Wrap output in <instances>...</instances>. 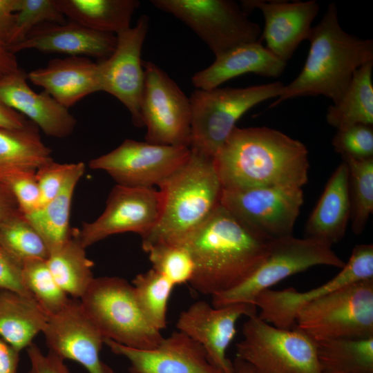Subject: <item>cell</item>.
<instances>
[{
	"mask_svg": "<svg viewBox=\"0 0 373 373\" xmlns=\"http://www.w3.org/2000/svg\"><path fill=\"white\" fill-rule=\"evenodd\" d=\"M222 189L294 186L308 181V151L267 126H236L213 157Z\"/></svg>",
	"mask_w": 373,
	"mask_h": 373,
	"instance_id": "obj_1",
	"label": "cell"
},
{
	"mask_svg": "<svg viewBox=\"0 0 373 373\" xmlns=\"http://www.w3.org/2000/svg\"><path fill=\"white\" fill-rule=\"evenodd\" d=\"M271 240L220 204L184 245L195 266L191 287L213 296L239 286L263 262Z\"/></svg>",
	"mask_w": 373,
	"mask_h": 373,
	"instance_id": "obj_2",
	"label": "cell"
},
{
	"mask_svg": "<svg viewBox=\"0 0 373 373\" xmlns=\"http://www.w3.org/2000/svg\"><path fill=\"white\" fill-rule=\"evenodd\" d=\"M310 47L302 70L283 86L274 107L285 100L323 95L337 104L345 94L356 69L373 61V41L346 32L340 26L334 3L329 4L322 19L312 26Z\"/></svg>",
	"mask_w": 373,
	"mask_h": 373,
	"instance_id": "obj_3",
	"label": "cell"
},
{
	"mask_svg": "<svg viewBox=\"0 0 373 373\" xmlns=\"http://www.w3.org/2000/svg\"><path fill=\"white\" fill-rule=\"evenodd\" d=\"M159 187L161 216L142 237L143 250L155 244L184 245L220 204L222 186L213 159L191 150L186 161Z\"/></svg>",
	"mask_w": 373,
	"mask_h": 373,
	"instance_id": "obj_4",
	"label": "cell"
},
{
	"mask_svg": "<svg viewBox=\"0 0 373 373\" xmlns=\"http://www.w3.org/2000/svg\"><path fill=\"white\" fill-rule=\"evenodd\" d=\"M284 84L280 82L245 88L196 89L191 95L189 149L213 158L224 144L238 119L254 106L278 97Z\"/></svg>",
	"mask_w": 373,
	"mask_h": 373,
	"instance_id": "obj_5",
	"label": "cell"
},
{
	"mask_svg": "<svg viewBox=\"0 0 373 373\" xmlns=\"http://www.w3.org/2000/svg\"><path fill=\"white\" fill-rule=\"evenodd\" d=\"M85 313L104 338L140 350L157 347L163 336L141 312L133 285L117 276L94 278L79 299Z\"/></svg>",
	"mask_w": 373,
	"mask_h": 373,
	"instance_id": "obj_6",
	"label": "cell"
},
{
	"mask_svg": "<svg viewBox=\"0 0 373 373\" xmlns=\"http://www.w3.org/2000/svg\"><path fill=\"white\" fill-rule=\"evenodd\" d=\"M314 342L373 336V278L341 287L299 309L295 327Z\"/></svg>",
	"mask_w": 373,
	"mask_h": 373,
	"instance_id": "obj_7",
	"label": "cell"
},
{
	"mask_svg": "<svg viewBox=\"0 0 373 373\" xmlns=\"http://www.w3.org/2000/svg\"><path fill=\"white\" fill-rule=\"evenodd\" d=\"M243 338L236 344V358L254 373H321L316 342L296 328L286 329L247 317Z\"/></svg>",
	"mask_w": 373,
	"mask_h": 373,
	"instance_id": "obj_8",
	"label": "cell"
},
{
	"mask_svg": "<svg viewBox=\"0 0 373 373\" xmlns=\"http://www.w3.org/2000/svg\"><path fill=\"white\" fill-rule=\"evenodd\" d=\"M345 262L332 245L314 238L294 236L271 240L268 253L258 269L239 286L212 297V306L220 307L233 303L254 304L262 291L297 273L317 265L341 269Z\"/></svg>",
	"mask_w": 373,
	"mask_h": 373,
	"instance_id": "obj_9",
	"label": "cell"
},
{
	"mask_svg": "<svg viewBox=\"0 0 373 373\" xmlns=\"http://www.w3.org/2000/svg\"><path fill=\"white\" fill-rule=\"evenodd\" d=\"M156 8L189 27L215 57L240 44L260 41V26L231 0H152Z\"/></svg>",
	"mask_w": 373,
	"mask_h": 373,
	"instance_id": "obj_10",
	"label": "cell"
},
{
	"mask_svg": "<svg viewBox=\"0 0 373 373\" xmlns=\"http://www.w3.org/2000/svg\"><path fill=\"white\" fill-rule=\"evenodd\" d=\"M144 79L140 101L146 142L189 147L191 108L178 85L158 66L142 61Z\"/></svg>",
	"mask_w": 373,
	"mask_h": 373,
	"instance_id": "obj_11",
	"label": "cell"
},
{
	"mask_svg": "<svg viewBox=\"0 0 373 373\" xmlns=\"http://www.w3.org/2000/svg\"><path fill=\"white\" fill-rule=\"evenodd\" d=\"M304 202L303 190L294 186L222 189L220 204L268 240L293 236Z\"/></svg>",
	"mask_w": 373,
	"mask_h": 373,
	"instance_id": "obj_12",
	"label": "cell"
},
{
	"mask_svg": "<svg viewBox=\"0 0 373 373\" xmlns=\"http://www.w3.org/2000/svg\"><path fill=\"white\" fill-rule=\"evenodd\" d=\"M189 147L126 139L114 150L92 159L88 166L107 173L118 185L160 186L189 158Z\"/></svg>",
	"mask_w": 373,
	"mask_h": 373,
	"instance_id": "obj_13",
	"label": "cell"
},
{
	"mask_svg": "<svg viewBox=\"0 0 373 373\" xmlns=\"http://www.w3.org/2000/svg\"><path fill=\"white\" fill-rule=\"evenodd\" d=\"M163 197L154 187H129L116 184L111 191L106 207L95 220L84 222L74 230L87 248L111 236L133 232L141 238L157 224L162 213Z\"/></svg>",
	"mask_w": 373,
	"mask_h": 373,
	"instance_id": "obj_14",
	"label": "cell"
},
{
	"mask_svg": "<svg viewBox=\"0 0 373 373\" xmlns=\"http://www.w3.org/2000/svg\"><path fill=\"white\" fill-rule=\"evenodd\" d=\"M373 278V245H358L340 271L327 283L307 291L289 287L283 290L267 289L260 292L254 304L260 308L258 316L275 327H295L298 312L310 303L347 285Z\"/></svg>",
	"mask_w": 373,
	"mask_h": 373,
	"instance_id": "obj_15",
	"label": "cell"
},
{
	"mask_svg": "<svg viewBox=\"0 0 373 373\" xmlns=\"http://www.w3.org/2000/svg\"><path fill=\"white\" fill-rule=\"evenodd\" d=\"M149 27V16H140L135 26L116 35L111 55L97 61L102 91L122 102L137 127L144 126L140 111L144 79L141 53Z\"/></svg>",
	"mask_w": 373,
	"mask_h": 373,
	"instance_id": "obj_16",
	"label": "cell"
},
{
	"mask_svg": "<svg viewBox=\"0 0 373 373\" xmlns=\"http://www.w3.org/2000/svg\"><path fill=\"white\" fill-rule=\"evenodd\" d=\"M42 333L48 351L62 359L77 362L88 373H115L100 357L104 337L79 299L69 298L59 312L48 316Z\"/></svg>",
	"mask_w": 373,
	"mask_h": 373,
	"instance_id": "obj_17",
	"label": "cell"
},
{
	"mask_svg": "<svg viewBox=\"0 0 373 373\" xmlns=\"http://www.w3.org/2000/svg\"><path fill=\"white\" fill-rule=\"evenodd\" d=\"M257 314L254 304L237 303L220 307L204 300L191 304L182 311L176 328L198 343L209 361L222 373H233V365L227 356V348L236 334V325L243 316Z\"/></svg>",
	"mask_w": 373,
	"mask_h": 373,
	"instance_id": "obj_18",
	"label": "cell"
},
{
	"mask_svg": "<svg viewBox=\"0 0 373 373\" xmlns=\"http://www.w3.org/2000/svg\"><path fill=\"white\" fill-rule=\"evenodd\" d=\"M104 341L113 353L128 361L130 373H222L198 343L178 330L149 350L126 347L108 338Z\"/></svg>",
	"mask_w": 373,
	"mask_h": 373,
	"instance_id": "obj_19",
	"label": "cell"
},
{
	"mask_svg": "<svg viewBox=\"0 0 373 373\" xmlns=\"http://www.w3.org/2000/svg\"><path fill=\"white\" fill-rule=\"evenodd\" d=\"M242 9H258L265 21L260 41L265 47L281 60L287 62L300 44L307 40L312 23L319 11L314 0L288 2L283 1L246 0Z\"/></svg>",
	"mask_w": 373,
	"mask_h": 373,
	"instance_id": "obj_20",
	"label": "cell"
},
{
	"mask_svg": "<svg viewBox=\"0 0 373 373\" xmlns=\"http://www.w3.org/2000/svg\"><path fill=\"white\" fill-rule=\"evenodd\" d=\"M116 44L115 35L96 31L70 20L43 23L35 28L22 41L8 49L14 54L34 49L103 60L111 55Z\"/></svg>",
	"mask_w": 373,
	"mask_h": 373,
	"instance_id": "obj_21",
	"label": "cell"
},
{
	"mask_svg": "<svg viewBox=\"0 0 373 373\" xmlns=\"http://www.w3.org/2000/svg\"><path fill=\"white\" fill-rule=\"evenodd\" d=\"M21 68L0 82V99L35 124L46 135L55 138L70 136L77 125L76 119L50 95L35 92L27 82Z\"/></svg>",
	"mask_w": 373,
	"mask_h": 373,
	"instance_id": "obj_22",
	"label": "cell"
},
{
	"mask_svg": "<svg viewBox=\"0 0 373 373\" xmlns=\"http://www.w3.org/2000/svg\"><path fill=\"white\" fill-rule=\"evenodd\" d=\"M27 78L68 108L102 91L98 64L86 57L51 59L46 66L28 73Z\"/></svg>",
	"mask_w": 373,
	"mask_h": 373,
	"instance_id": "obj_23",
	"label": "cell"
},
{
	"mask_svg": "<svg viewBox=\"0 0 373 373\" xmlns=\"http://www.w3.org/2000/svg\"><path fill=\"white\" fill-rule=\"evenodd\" d=\"M287 62L274 55L261 41L237 46L216 57L207 68L195 73L191 83L197 89L210 90L247 73L278 77Z\"/></svg>",
	"mask_w": 373,
	"mask_h": 373,
	"instance_id": "obj_24",
	"label": "cell"
},
{
	"mask_svg": "<svg viewBox=\"0 0 373 373\" xmlns=\"http://www.w3.org/2000/svg\"><path fill=\"white\" fill-rule=\"evenodd\" d=\"M350 217L349 171L347 164L343 162L329 178L307 221L306 238L321 240L332 246L345 236Z\"/></svg>",
	"mask_w": 373,
	"mask_h": 373,
	"instance_id": "obj_25",
	"label": "cell"
},
{
	"mask_svg": "<svg viewBox=\"0 0 373 373\" xmlns=\"http://www.w3.org/2000/svg\"><path fill=\"white\" fill-rule=\"evenodd\" d=\"M48 316L33 297L0 289V338L21 351L42 332Z\"/></svg>",
	"mask_w": 373,
	"mask_h": 373,
	"instance_id": "obj_26",
	"label": "cell"
},
{
	"mask_svg": "<svg viewBox=\"0 0 373 373\" xmlns=\"http://www.w3.org/2000/svg\"><path fill=\"white\" fill-rule=\"evenodd\" d=\"M70 21L92 30L117 35L131 28L137 0H55Z\"/></svg>",
	"mask_w": 373,
	"mask_h": 373,
	"instance_id": "obj_27",
	"label": "cell"
},
{
	"mask_svg": "<svg viewBox=\"0 0 373 373\" xmlns=\"http://www.w3.org/2000/svg\"><path fill=\"white\" fill-rule=\"evenodd\" d=\"M85 171L82 162L75 165L59 193L46 204L25 215L46 245L49 253L71 236L70 215L76 186Z\"/></svg>",
	"mask_w": 373,
	"mask_h": 373,
	"instance_id": "obj_28",
	"label": "cell"
},
{
	"mask_svg": "<svg viewBox=\"0 0 373 373\" xmlns=\"http://www.w3.org/2000/svg\"><path fill=\"white\" fill-rule=\"evenodd\" d=\"M46 262L58 285L72 298L79 300L95 278L94 263L74 230L66 242L50 251Z\"/></svg>",
	"mask_w": 373,
	"mask_h": 373,
	"instance_id": "obj_29",
	"label": "cell"
},
{
	"mask_svg": "<svg viewBox=\"0 0 373 373\" xmlns=\"http://www.w3.org/2000/svg\"><path fill=\"white\" fill-rule=\"evenodd\" d=\"M373 61L354 72L341 99L330 106L326 121L337 130L356 124L373 126Z\"/></svg>",
	"mask_w": 373,
	"mask_h": 373,
	"instance_id": "obj_30",
	"label": "cell"
},
{
	"mask_svg": "<svg viewBox=\"0 0 373 373\" xmlns=\"http://www.w3.org/2000/svg\"><path fill=\"white\" fill-rule=\"evenodd\" d=\"M321 373H373V336L316 342Z\"/></svg>",
	"mask_w": 373,
	"mask_h": 373,
	"instance_id": "obj_31",
	"label": "cell"
},
{
	"mask_svg": "<svg viewBox=\"0 0 373 373\" xmlns=\"http://www.w3.org/2000/svg\"><path fill=\"white\" fill-rule=\"evenodd\" d=\"M52 160L51 150L42 142L39 128L32 122L23 128H0V166L37 171Z\"/></svg>",
	"mask_w": 373,
	"mask_h": 373,
	"instance_id": "obj_32",
	"label": "cell"
},
{
	"mask_svg": "<svg viewBox=\"0 0 373 373\" xmlns=\"http://www.w3.org/2000/svg\"><path fill=\"white\" fill-rule=\"evenodd\" d=\"M0 246L21 265L49 256L44 241L20 210L0 225Z\"/></svg>",
	"mask_w": 373,
	"mask_h": 373,
	"instance_id": "obj_33",
	"label": "cell"
},
{
	"mask_svg": "<svg viewBox=\"0 0 373 373\" xmlns=\"http://www.w3.org/2000/svg\"><path fill=\"white\" fill-rule=\"evenodd\" d=\"M132 285L145 318L157 330L164 329L168 301L175 285L153 269L136 275Z\"/></svg>",
	"mask_w": 373,
	"mask_h": 373,
	"instance_id": "obj_34",
	"label": "cell"
},
{
	"mask_svg": "<svg viewBox=\"0 0 373 373\" xmlns=\"http://www.w3.org/2000/svg\"><path fill=\"white\" fill-rule=\"evenodd\" d=\"M344 162L349 171L352 230L359 235L373 212V158Z\"/></svg>",
	"mask_w": 373,
	"mask_h": 373,
	"instance_id": "obj_35",
	"label": "cell"
},
{
	"mask_svg": "<svg viewBox=\"0 0 373 373\" xmlns=\"http://www.w3.org/2000/svg\"><path fill=\"white\" fill-rule=\"evenodd\" d=\"M21 276L24 286L48 317L59 312L68 301L70 298L54 279L46 260L25 261Z\"/></svg>",
	"mask_w": 373,
	"mask_h": 373,
	"instance_id": "obj_36",
	"label": "cell"
},
{
	"mask_svg": "<svg viewBox=\"0 0 373 373\" xmlns=\"http://www.w3.org/2000/svg\"><path fill=\"white\" fill-rule=\"evenodd\" d=\"M152 269L175 286L189 283L194 272V262L185 245L155 244L144 249Z\"/></svg>",
	"mask_w": 373,
	"mask_h": 373,
	"instance_id": "obj_37",
	"label": "cell"
},
{
	"mask_svg": "<svg viewBox=\"0 0 373 373\" xmlns=\"http://www.w3.org/2000/svg\"><path fill=\"white\" fill-rule=\"evenodd\" d=\"M65 21V16L55 0H20L7 48L22 41L35 28L43 23Z\"/></svg>",
	"mask_w": 373,
	"mask_h": 373,
	"instance_id": "obj_38",
	"label": "cell"
},
{
	"mask_svg": "<svg viewBox=\"0 0 373 373\" xmlns=\"http://www.w3.org/2000/svg\"><path fill=\"white\" fill-rule=\"evenodd\" d=\"M35 173L36 171L30 169L0 166V182L10 189L19 210L25 215L39 207V193Z\"/></svg>",
	"mask_w": 373,
	"mask_h": 373,
	"instance_id": "obj_39",
	"label": "cell"
},
{
	"mask_svg": "<svg viewBox=\"0 0 373 373\" xmlns=\"http://www.w3.org/2000/svg\"><path fill=\"white\" fill-rule=\"evenodd\" d=\"M332 145L343 160L373 158L372 125L356 124L337 130Z\"/></svg>",
	"mask_w": 373,
	"mask_h": 373,
	"instance_id": "obj_40",
	"label": "cell"
},
{
	"mask_svg": "<svg viewBox=\"0 0 373 373\" xmlns=\"http://www.w3.org/2000/svg\"><path fill=\"white\" fill-rule=\"evenodd\" d=\"M75 163H57L54 160L36 171L41 207L55 198L62 189Z\"/></svg>",
	"mask_w": 373,
	"mask_h": 373,
	"instance_id": "obj_41",
	"label": "cell"
},
{
	"mask_svg": "<svg viewBox=\"0 0 373 373\" xmlns=\"http://www.w3.org/2000/svg\"><path fill=\"white\" fill-rule=\"evenodd\" d=\"M26 350L30 361L28 373H70L64 359L49 351L44 354L36 344L31 343Z\"/></svg>",
	"mask_w": 373,
	"mask_h": 373,
	"instance_id": "obj_42",
	"label": "cell"
},
{
	"mask_svg": "<svg viewBox=\"0 0 373 373\" xmlns=\"http://www.w3.org/2000/svg\"><path fill=\"white\" fill-rule=\"evenodd\" d=\"M0 289L15 291L31 296L23 285L21 265L9 256L0 246Z\"/></svg>",
	"mask_w": 373,
	"mask_h": 373,
	"instance_id": "obj_43",
	"label": "cell"
},
{
	"mask_svg": "<svg viewBox=\"0 0 373 373\" xmlns=\"http://www.w3.org/2000/svg\"><path fill=\"white\" fill-rule=\"evenodd\" d=\"M20 0H0V43L8 46Z\"/></svg>",
	"mask_w": 373,
	"mask_h": 373,
	"instance_id": "obj_44",
	"label": "cell"
},
{
	"mask_svg": "<svg viewBox=\"0 0 373 373\" xmlns=\"http://www.w3.org/2000/svg\"><path fill=\"white\" fill-rule=\"evenodd\" d=\"M30 120L0 99V128L18 129L26 127Z\"/></svg>",
	"mask_w": 373,
	"mask_h": 373,
	"instance_id": "obj_45",
	"label": "cell"
},
{
	"mask_svg": "<svg viewBox=\"0 0 373 373\" xmlns=\"http://www.w3.org/2000/svg\"><path fill=\"white\" fill-rule=\"evenodd\" d=\"M19 352L0 338V373H17Z\"/></svg>",
	"mask_w": 373,
	"mask_h": 373,
	"instance_id": "obj_46",
	"label": "cell"
},
{
	"mask_svg": "<svg viewBox=\"0 0 373 373\" xmlns=\"http://www.w3.org/2000/svg\"><path fill=\"white\" fill-rule=\"evenodd\" d=\"M19 210L17 202L12 192L0 182V225Z\"/></svg>",
	"mask_w": 373,
	"mask_h": 373,
	"instance_id": "obj_47",
	"label": "cell"
},
{
	"mask_svg": "<svg viewBox=\"0 0 373 373\" xmlns=\"http://www.w3.org/2000/svg\"><path fill=\"white\" fill-rule=\"evenodd\" d=\"M19 68L15 55L0 43V82Z\"/></svg>",
	"mask_w": 373,
	"mask_h": 373,
	"instance_id": "obj_48",
	"label": "cell"
},
{
	"mask_svg": "<svg viewBox=\"0 0 373 373\" xmlns=\"http://www.w3.org/2000/svg\"><path fill=\"white\" fill-rule=\"evenodd\" d=\"M233 373H254L251 367L243 361L235 358L233 361Z\"/></svg>",
	"mask_w": 373,
	"mask_h": 373,
	"instance_id": "obj_49",
	"label": "cell"
}]
</instances>
